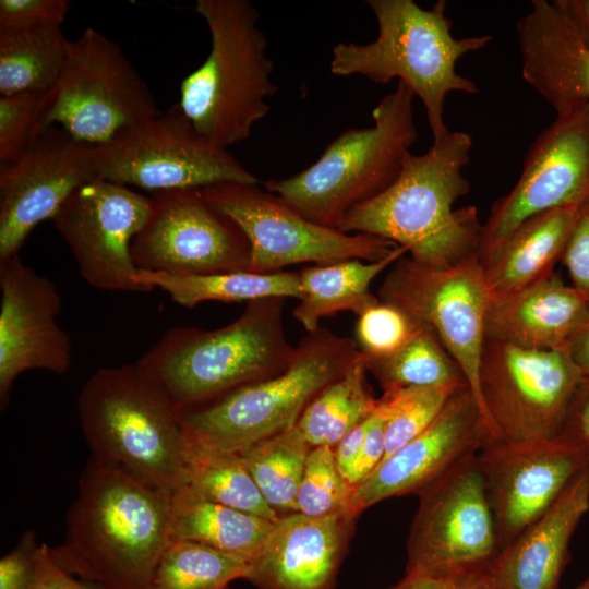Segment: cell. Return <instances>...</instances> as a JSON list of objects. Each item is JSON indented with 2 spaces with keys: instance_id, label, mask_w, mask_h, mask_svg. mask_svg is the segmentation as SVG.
Segmentation results:
<instances>
[{
  "instance_id": "cell-1",
  "label": "cell",
  "mask_w": 589,
  "mask_h": 589,
  "mask_svg": "<svg viewBox=\"0 0 589 589\" xmlns=\"http://www.w3.org/2000/svg\"><path fill=\"white\" fill-rule=\"evenodd\" d=\"M170 494L91 454L52 560L101 589H148L171 542Z\"/></svg>"
},
{
  "instance_id": "cell-2",
  "label": "cell",
  "mask_w": 589,
  "mask_h": 589,
  "mask_svg": "<svg viewBox=\"0 0 589 589\" xmlns=\"http://www.w3.org/2000/svg\"><path fill=\"white\" fill-rule=\"evenodd\" d=\"M471 147L469 134L454 131L433 142L426 153H410L395 182L350 209L338 230L384 238L431 266L478 256L483 224L477 208H453L470 191L462 169L470 161Z\"/></svg>"
},
{
  "instance_id": "cell-3",
  "label": "cell",
  "mask_w": 589,
  "mask_h": 589,
  "mask_svg": "<svg viewBox=\"0 0 589 589\" xmlns=\"http://www.w3.org/2000/svg\"><path fill=\"white\" fill-rule=\"evenodd\" d=\"M284 304L276 297L247 302L238 318L213 330L170 328L137 361L178 412L207 404L288 368L296 346L286 337Z\"/></svg>"
},
{
  "instance_id": "cell-4",
  "label": "cell",
  "mask_w": 589,
  "mask_h": 589,
  "mask_svg": "<svg viewBox=\"0 0 589 589\" xmlns=\"http://www.w3.org/2000/svg\"><path fill=\"white\" fill-rule=\"evenodd\" d=\"M378 26L369 44L338 43L333 48L330 72L337 76L362 75L385 84L398 79L422 101L433 142L445 139L446 96L450 92L477 94L473 81L456 71L462 56L484 48L491 36L455 38L446 1L429 10L412 0H368Z\"/></svg>"
},
{
  "instance_id": "cell-5",
  "label": "cell",
  "mask_w": 589,
  "mask_h": 589,
  "mask_svg": "<svg viewBox=\"0 0 589 589\" xmlns=\"http://www.w3.org/2000/svg\"><path fill=\"white\" fill-rule=\"evenodd\" d=\"M211 33L205 61L180 84L179 106L195 129L220 148L247 140L269 111L272 81L267 38L249 0H196Z\"/></svg>"
},
{
  "instance_id": "cell-6",
  "label": "cell",
  "mask_w": 589,
  "mask_h": 589,
  "mask_svg": "<svg viewBox=\"0 0 589 589\" xmlns=\"http://www.w3.org/2000/svg\"><path fill=\"white\" fill-rule=\"evenodd\" d=\"M77 411L92 455L161 490L185 483L188 440L178 411L139 361L95 371L80 392Z\"/></svg>"
},
{
  "instance_id": "cell-7",
  "label": "cell",
  "mask_w": 589,
  "mask_h": 589,
  "mask_svg": "<svg viewBox=\"0 0 589 589\" xmlns=\"http://www.w3.org/2000/svg\"><path fill=\"white\" fill-rule=\"evenodd\" d=\"M413 97L398 82L373 108L372 127L344 131L310 167L263 181L264 189L310 221L338 230L350 209L383 193L401 172L418 136Z\"/></svg>"
},
{
  "instance_id": "cell-8",
  "label": "cell",
  "mask_w": 589,
  "mask_h": 589,
  "mask_svg": "<svg viewBox=\"0 0 589 589\" xmlns=\"http://www.w3.org/2000/svg\"><path fill=\"white\" fill-rule=\"evenodd\" d=\"M361 356L354 339L326 327L308 333L283 372L178 412L188 441L241 453L296 425L309 404Z\"/></svg>"
},
{
  "instance_id": "cell-9",
  "label": "cell",
  "mask_w": 589,
  "mask_h": 589,
  "mask_svg": "<svg viewBox=\"0 0 589 589\" xmlns=\"http://www.w3.org/2000/svg\"><path fill=\"white\" fill-rule=\"evenodd\" d=\"M160 113L121 47L87 27L69 40L62 75L44 96L40 123L44 128L60 127L77 141L104 146Z\"/></svg>"
},
{
  "instance_id": "cell-10",
  "label": "cell",
  "mask_w": 589,
  "mask_h": 589,
  "mask_svg": "<svg viewBox=\"0 0 589 589\" xmlns=\"http://www.w3.org/2000/svg\"><path fill=\"white\" fill-rule=\"evenodd\" d=\"M584 377L568 347L531 350L485 340L479 390L482 414L494 440L556 438Z\"/></svg>"
},
{
  "instance_id": "cell-11",
  "label": "cell",
  "mask_w": 589,
  "mask_h": 589,
  "mask_svg": "<svg viewBox=\"0 0 589 589\" xmlns=\"http://www.w3.org/2000/svg\"><path fill=\"white\" fill-rule=\"evenodd\" d=\"M260 184L227 181L202 188L208 204L232 219L248 238L250 272L275 273L306 262H375L400 247L381 237L314 224Z\"/></svg>"
},
{
  "instance_id": "cell-12",
  "label": "cell",
  "mask_w": 589,
  "mask_h": 589,
  "mask_svg": "<svg viewBox=\"0 0 589 589\" xmlns=\"http://www.w3.org/2000/svg\"><path fill=\"white\" fill-rule=\"evenodd\" d=\"M377 298L436 335L461 369L481 409L479 369L492 297L478 256L431 266L404 255L387 273Z\"/></svg>"
},
{
  "instance_id": "cell-13",
  "label": "cell",
  "mask_w": 589,
  "mask_h": 589,
  "mask_svg": "<svg viewBox=\"0 0 589 589\" xmlns=\"http://www.w3.org/2000/svg\"><path fill=\"white\" fill-rule=\"evenodd\" d=\"M501 550L485 483L471 456L419 495L406 572L464 577L485 572Z\"/></svg>"
},
{
  "instance_id": "cell-14",
  "label": "cell",
  "mask_w": 589,
  "mask_h": 589,
  "mask_svg": "<svg viewBox=\"0 0 589 589\" xmlns=\"http://www.w3.org/2000/svg\"><path fill=\"white\" fill-rule=\"evenodd\" d=\"M97 147L99 178L153 193L227 181L262 183L227 149L202 135L178 103Z\"/></svg>"
},
{
  "instance_id": "cell-15",
  "label": "cell",
  "mask_w": 589,
  "mask_h": 589,
  "mask_svg": "<svg viewBox=\"0 0 589 589\" xmlns=\"http://www.w3.org/2000/svg\"><path fill=\"white\" fill-rule=\"evenodd\" d=\"M139 271L173 275L250 272L251 247L239 226L212 207L202 188L155 192L131 242Z\"/></svg>"
},
{
  "instance_id": "cell-16",
  "label": "cell",
  "mask_w": 589,
  "mask_h": 589,
  "mask_svg": "<svg viewBox=\"0 0 589 589\" xmlns=\"http://www.w3.org/2000/svg\"><path fill=\"white\" fill-rule=\"evenodd\" d=\"M588 200L589 103L556 116L534 140L516 184L494 202L483 224L479 262L528 218Z\"/></svg>"
},
{
  "instance_id": "cell-17",
  "label": "cell",
  "mask_w": 589,
  "mask_h": 589,
  "mask_svg": "<svg viewBox=\"0 0 589 589\" xmlns=\"http://www.w3.org/2000/svg\"><path fill=\"white\" fill-rule=\"evenodd\" d=\"M99 178L98 147L48 125L13 161L0 164V260L17 254L80 187Z\"/></svg>"
},
{
  "instance_id": "cell-18",
  "label": "cell",
  "mask_w": 589,
  "mask_h": 589,
  "mask_svg": "<svg viewBox=\"0 0 589 589\" xmlns=\"http://www.w3.org/2000/svg\"><path fill=\"white\" fill-rule=\"evenodd\" d=\"M151 197L97 178L75 190L52 223L69 245L82 277L103 290L144 292L131 242L145 224Z\"/></svg>"
},
{
  "instance_id": "cell-19",
  "label": "cell",
  "mask_w": 589,
  "mask_h": 589,
  "mask_svg": "<svg viewBox=\"0 0 589 589\" xmlns=\"http://www.w3.org/2000/svg\"><path fill=\"white\" fill-rule=\"evenodd\" d=\"M477 462L501 549L543 516L577 472L589 465L558 438L494 440L477 454Z\"/></svg>"
},
{
  "instance_id": "cell-20",
  "label": "cell",
  "mask_w": 589,
  "mask_h": 589,
  "mask_svg": "<svg viewBox=\"0 0 589 589\" xmlns=\"http://www.w3.org/2000/svg\"><path fill=\"white\" fill-rule=\"evenodd\" d=\"M494 441L469 386L458 389L417 437L385 458L356 488L352 512L359 516L386 498L417 494Z\"/></svg>"
},
{
  "instance_id": "cell-21",
  "label": "cell",
  "mask_w": 589,
  "mask_h": 589,
  "mask_svg": "<svg viewBox=\"0 0 589 589\" xmlns=\"http://www.w3.org/2000/svg\"><path fill=\"white\" fill-rule=\"evenodd\" d=\"M0 408L16 377L32 369L65 373L72 344L58 324L62 300L56 285L14 254L0 260Z\"/></svg>"
},
{
  "instance_id": "cell-22",
  "label": "cell",
  "mask_w": 589,
  "mask_h": 589,
  "mask_svg": "<svg viewBox=\"0 0 589 589\" xmlns=\"http://www.w3.org/2000/svg\"><path fill=\"white\" fill-rule=\"evenodd\" d=\"M357 517L351 512L280 516L243 579L256 589H334Z\"/></svg>"
},
{
  "instance_id": "cell-23",
  "label": "cell",
  "mask_w": 589,
  "mask_h": 589,
  "mask_svg": "<svg viewBox=\"0 0 589 589\" xmlns=\"http://www.w3.org/2000/svg\"><path fill=\"white\" fill-rule=\"evenodd\" d=\"M524 80L563 116L589 103V46L557 0H532L516 24Z\"/></svg>"
},
{
  "instance_id": "cell-24",
  "label": "cell",
  "mask_w": 589,
  "mask_h": 589,
  "mask_svg": "<svg viewBox=\"0 0 589 589\" xmlns=\"http://www.w3.org/2000/svg\"><path fill=\"white\" fill-rule=\"evenodd\" d=\"M588 510L586 465L543 516L501 549L485 573L501 589H561L570 540Z\"/></svg>"
},
{
  "instance_id": "cell-25",
  "label": "cell",
  "mask_w": 589,
  "mask_h": 589,
  "mask_svg": "<svg viewBox=\"0 0 589 589\" xmlns=\"http://www.w3.org/2000/svg\"><path fill=\"white\" fill-rule=\"evenodd\" d=\"M589 316V300L554 273L503 299L493 300L485 321V340L531 350L568 347Z\"/></svg>"
},
{
  "instance_id": "cell-26",
  "label": "cell",
  "mask_w": 589,
  "mask_h": 589,
  "mask_svg": "<svg viewBox=\"0 0 589 589\" xmlns=\"http://www.w3.org/2000/svg\"><path fill=\"white\" fill-rule=\"evenodd\" d=\"M580 206L555 208L528 218L480 263L492 301L554 274Z\"/></svg>"
},
{
  "instance_id": "cell-27",
  "label": "cell",
  "mask_w": 589,
  "mask_h": 589,
  "mask_svg": "<svg viewBox=\"0 0 589 589\" xmlns=\"http://www.w3.org/2000/svg\"><path fill=\"white\" fill-rule=\"evenodd\" d=\"M171 540L199 542L248 563L259 553L274 521L207 500L188 485L170 494Z\"/></svg>"
},
{
  "instance_id": "cell-28",
  "label": "cell",
  "mask_w": 589,
  "mask_h": 589,
  "mask_svg": "<svg viewBox=\"0 0 589 589\" xmlns=\"http://www.w3.org/2000/svg\"><path fill=\"white\" fill-rule=\"evenodd\" d=\"M406 253L404 247H398L381 261L364 263L353 259L301 269L302 297L292 311L293 317L311 333L320 327L322 317L344 311L361 315L380 302L370 290L372 280Z\"/></svg>"
},
{
  "instance_id": "cell-29",
  "label": "cell",
  "mask_w": 589,
  "mask_h": 589,
  "mask_svg": "<svg viewBox=\"0 0 589 589\" xmlns=\"http://www.w3.org/2000/svg\"><path fill=\"white\" fill-rule=\"evenodd\" d=\"M69 40L56 23L0 26V94H47L60 80Z\"/></svg>"
},
{
  "instance_id": "cell-30",
  "label": "cell",
  "mask_w": 589,
  "mask_h": 589,
  "mask_svg": "<svg viewBox=\"0 0 589 589\" xmlns=\"http://www.w3.org/2000/svg\"><path fill=\"white\" fill-rule=\"evenodd\" d=\"M135 283L148 292L159 288L179 305L192 308L205 301L250 302L264 298L302 297L298 273L249 271L208 275H173L139 271Z\"/></svg>"
},
{
  "instance_id": "cell-31",
  "label": "cell",
  "mask_w": 589,
  "mask_h": 589,
  "mask_svg": "<svg viewBox=\"0 0 589 589\" xmlns=\"http://www.w3.org/2000/svg\"><path fill=\"white\" fill-rule=\"evenodd\" d=\"M366 359L361 356L309 404L297 426L311 447H335L377 407L366 380Z\"/></svg>"
},
{
  "instance_id": "cell-32",
  "label": "cell",
  "mask_w": 589,
  "mask_h": 589,
  "mask_svg": "<svg viewBox=\"0 0 589 589\" xmlns=\"http://www.w3.org/2000/svg\"><path fill=\"white\" fill-rule=\"evenodd\" d=\"M183 485L221 505L272 521L279 518L263 498L239 453L188 441Z\"/></svg>"
},
{
  "instance_id": "cell-33",
  "label": "cell",
  "mask_w": 589,
  "mask_h": 589,
  "mask_svg": "<svg viewBox=\"0 0 589 589\" xmlns=\"http://www.w3.org/2000/svg\"><path fill=\"white\" fill-rule=\"evenodd\" d=\"M311 448L296 424L239 453L263 498L279 517L297 512V494Z\"/></svg>"
},
{
  "instance_id": "cell-34",
  "label": "cell",
  "mask_w": 589,
  "mask_h": 589,
  "mask_svg": "<svg viewBox=\"0 0 589 589\" xmlns=\"http://www.w3.org/2000/svg\"><path fill=\"white\" fill-rule=\"evenodd\" d=\"M366 369L378 381L383 390L468 385L461 369L441 340L432 330L420 325L395 353L382 359H366Z\"/></svg>"
},
{
  "instance_id": "cell-35",
  "label": "cell",
  "mask_w": 589,
  "mask_h": 589,
  "mask_svg": "<svg viewBox=\"0 0 589 589\" xmlns=\"http://www.w3.org/2000/svg\"><path fill=\"white\" fill-rule=\"evenodd\" d=\"M248 562L208 545L171 540L148 589H221L243 578Z\"/></svg>"
},
{
  "instance_id": "cell-36",
  "label": "cell",
  "mask_w": 589,
  "mask_h": 589,
  "mask_svg": "<svg viewBox=\"0 0 589 589\" xmlns=\"http://www.w3.org/2000/svg\"><path fill=\"white\" fill-rule=\"evenodd\" d=\"M462 387H401L383 390L388 396L383 460L421 434L448 399Z\"/></svg>"
},
{
  "instance_id": "cell-37",
  "label": "cell",
  "mask_w": 589,
  "mask_h": 589,
  "mask_svg": "<svg viewBox=\"0 0 589 589\" xmlns=\"http://www.w3.org/2000/svg\"><path fill=\"white\" fill-rule=\"evenodd\" d=\"M354 490L341 474L334 448L312 447L297 494V512L311 517L353 513Z\"/></svg>"
},
{
  "instance_id": "cell-38",
  "label": "cell",
  "mask_w": 589,
  "mask_h": 589,
  "mask_svg": "<svg viewBox=\"0 0 589 589\" xmlns=\"http://www.w3.org/2000/svg\"><path fill=\"white\" fill-rule=\"evenodd\" d=\"M418 328L402 311L380 301L359 315L354 340L368 360L382 359L398 351Z\"/></svg>"
},
{
  "instance_id": "cell-39",
  "label": "cell",
  "mask_w": 589,
  "mask_h": 589,
  "mask_svg": "<svg viewBox=\"0 0 589 589\" xmlns=\"http://www.w3.org/2000/svg\"><path fill=\"white\" fill-rule=\"evenodd\" d=\"M44 96L25 93L0 97V164L16 159L44 129Z\"/></svg>"
},
{
  "instance_id": "cell-40",
  "label": "cell",
  "mask_w": 589,
  "mask_h": 589,
  "mask_svg": "<svg viewBox=\"0 0 589 589\" xmlns=\"http://www.w3.org/2000/svg\"><path fill=\"white\" fill-rule=\"evenodd\" d=\"M561 261L572 286L589 300V200L579 208Z\"/></svg>"
},
{
  "instance_id": "cell-41",
  "label": "cell",
  "mask_w": 589,
  "mask_h": 589,
  "mask_svg": "<svg viewBox=\"0 0 589 589\" xmlns=\"http://www.w3.org/2000/svg\"><path fill=\"white\" fill-rule=\"evenodd\" d=\"M38 546L35 532L26 530L16 546L0 560V589H31Z\"/></svg>"
},
{
  "instance_id": "cell-42",
  "label": "cell",
  "mask_w": 589,
  "mask_h": 589,
  "mask_svg": "<svg viewBox=\"0 0 589 589\" xmlns=\"http://www.w3.org/2000/svg\"><path fill=\"white\" fill-rule=\"evenodd\" d=\"M556 438L589 464V376L574 394Z\"/></svg>"
},
{
  "instance_id": "cell-43",
  "label": "cell",
  "mask_w": 589,
  "mask_h": 589,
  "mask_svg": "<svg viewBox=\"0 0 589 589\" xmlns=\"http://www.w3.org/2000/svg\"><path fill=\"white\" fill-rule=\"evenodd\" d=\"M69 3L67 0H1L0 26L28 22L62 25Z\"/></svg>"
},
{
  "instance_id": "cell-44",
  "label": "cell",
  "mask_w": 589,
  "mask_h": 589,
  "mask_svg": "<svg viewBox=\"0 0 589 589\" xmlns=\"http://www.w3.org/2000/svg\"><path fill=\"white\" fill-rule=\"evenodd\" d=\"M31 589H101L100 587L76 579L51 557L49 546L39 544L36 553V576Z\"/></svg>"
},
{
  "instance_id": "cell-45",
  "label": "cell",
  "mask_w": 589,
  "mask_h": 589,
  "mask_svg": "<svg viewBox=\"0 0 589 589\" xmlns=\"http://www.w3.org/2000/svg\"><path fill=\"white\" fill-rule=\"evenodd\" d=\"M372 413L351 429L334 447L337 466L348 482L371 425Z\"/></svg>"
},
{
  "instance_id": "cell-46",
  "label": "cell",
  "mask_w": 589,
  "mask_h": 589,
  "mask_svg": "<svg viewBox=\"0 0 589 589\" xmlns=\"http://www.w3.org/2000/svg\"><path fill=\"white\" fill-rule=\"evenodd\" d=\"M464 577H443L419 572H406L404 578L392 589H457Z\"/></svg>"
},
{
  "instance_id": "cell-47",
  "label": "cell",
  "mask_w": 589,
  "mask_h": 589,
  "mask_svg": "<svg viewBox=\"0 0 589 589\" xmlns=\"http://www.w3.org/2000/svg\"><path fill=\"white\" fill-rule=\"evenodd\" d=\"M569 352L585 376H589V316L568 342Z\"/></svg>"
},
{
  "instance_id": "cell-48",
  "label": "cell",
  "mask_w": 589,
  "mask_h": 589,
  "mask_svg": "<svg viewBox=\"0 0 589 589\" xmlns=\"http://www.w3.org/2000/svg\"><path fill=\"white\" fill-rule=\"evenodd\" d=\"M565 10L578 34L589 46V0H557Z\"/></svg>"
},
{
  "instance_id": "cell-49",
  "label": "cell",
  "mask_w": 589,
  "mask_h": 589,
  "mask_svg": "<svg viewBox=\"0 0 589 589\" xmlns=\"http://www.w3.org/2000/svg\"><path fill=\"white\" fill-rule=\"evenodd\" d=\"M457 589H501L485 572L462 578Z\"/></svg>"
},
{
  "instance_id": "cell-50",
  "label": "cell",
  "mask_w": 589,
  "mask_h": 589,
  "mask_svg": "<svg viewBox=\"0 0 589 589\" xmlns=\"http://www.w3.org/2000/svg\"><path fill=\"white\" fill-rule=\"evenodd\" d=\"M576 589H589V576L579 582Z\"/></svg>"
},
{
  "instance_id": "cell-51",
  "label": "cell",
  "mask_w": 589,
  "mask_h": 589,
  "mask_svg": "<svg viewBox=\"0 0 589 589\" xmlns=\"http://www.w3.org/2000/svg\"><path fill=\"white\" fill-rule=\"evenodd\" d=\"M221 589H232V588H230V586H226V587H224Z\"/></svg>"
}]
</instances>
